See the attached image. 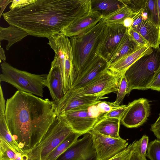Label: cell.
Instances as JSON below:
<instances>
[{"mask_svg": "<svg viewBox=\"0 0 160 160\" xmlns=\"http://www.w3.org/2000/svg\"><path fill=\"white\" fill-rule=\"evenodd\" d=\"M128 29L123 24H106L97 56L108 63L118 45L127 34Z\"/></svg>", "mask_w": 160, "mask_h": 160, "instance_id": "cell-10", "label": "cell"}, {"mask_svg": "<svg viewBox=\"0 0 160 160\" xmlns=\"http://www.w3.org/2000/svg\"><path fill=\"white\" fill-rule=\"evenodd\" d=\"M134 144V141L124 150L108 160H129Z\"/></svg>", "mask_w": 160, "mask_h": 160, "instance_id": "cell-33", "label": "cell"}, {"mask_svg": "<svg viewBox=\"0 0 160 160\" xmlns=\"http://www.w3.org/2000/svg\"><path fill=\"white\" fill-rule=\"evenodd\" d=\"M106 23L102 18L95 26L69 38L74 67L73 84L78 76L94 61Z\"/></svg>", "mask_w": 160, "mask_h": 160, "instance_id": "cell-3", "label": "cell"}, {"mask_svg": "<svg viewBox=\"0 0 160 160\" xmlns=\"http://www.w3.org/2000/svg\"><path fill=\"white\" fill-rule=\"evenodd\" d=\"M152 48L148 46L141 47L133 52L127 55L110 64L108 69L118 74H123L127 70L141 57L151 52Z\"/></svg>", "mask_w": 160, "mask_h": 160, "instance_id": "cell-18", "label": "cell"}, {"mask_svg": "<svg viewBox=\"0 0 160 160\" xmlns=\"http://www.w3.org/2000/svg\"><path fill=\"white\" fill-rule=\"evenodd\" d=\"M0 59L1 60L5 61L6 60V57L5 54V51L2 48L1 45L0 46Z\"/></svg>", "mask_w": 160, "mask_h": 160, "instance_id": "cell-45", "label": "cell"}, {"mask_svg": "<svg viewBox=\"0 0 160 160\" xmlns=\"http://www.w3.org/2000/svg\"><path fill=\"white\" fill-rule=\"evenodd\" d=\"M128 105H122L121 107L105 114L104 118H113L121 120L127 109Z\"/></svg>", "mask_w": 160, "mask_h": 160, "instance_id": "cell-34", "label": "cell"}, {"mask_svg": "<svg viewBox=\"0 0 160 160\" xmlns=\"http://www.w3.org/2000/svg\"><path fill=\"white\" fill-rule=\"evenodd\" d=\"M146 157L150 160H160V140L155 139L148 144Z\"/></svg>", "mask_w": 160, "mask_h": 160, "instance_id": "cell-30", "label": "cell"}, {"mask_svg": "<svg viewBox=\"0 0 160 160\" xmlns=\"http://www.w3.org/2000/svg\"><path fill=\"white\" fill-rule=\"evenodd\" d=\"M120 122V120L116 118H103L98 121L92 130L102 135L119 138Z\"/></svg>", "mask_w": 160, "mask_h": 160, "instance_id": "cell-20", "label": "cell"}, {"mask_svg": "<svg viewBox=\"0 0 160 160\" xmlns=\"http://www.w3.org/2000/svg\"><path fill=\"white\" fill-rule=\"evenodd\" d=\"M149 89L160 91V68L155 75L149 86Z\"/></svg>", "mask_w": 160, "mask_h": 160, "instance_id": "cell-40", "label": "cell"}, {"mask_svg": "<svg viewBox=\"0 0 160 160\" xmlns=\"http://www.w3.org/2000/svg\"><path fill=\"white\" fill-rule=\"evenodd\" d=\"M122 2L133 14L143 12L147 0H121Z\"/></svg>", "mask_w": 160, "mask_h": 160, "instance_id": "cell-29", "label": "cell"}, {"mask_svg": "<svg viewBox=\"0 0 160 160\" xmlns=\"http://www.w3.org/2000/svg\"><path fill=\"white\" fill-rule=\"evenodd\" d=\"M150 130L158 139L160 140V113L156 121L151 125Z\"/></svg>", "mask_w": 160, "mask_h": 160, "instance_id": "cell-41", "label": "cell"}, {"mask_svg": "<svg viewBox=\"0 0 160 160\" xmlns=\"http://www.w3.org/2000/svg\"><path fill=\"white\" fill-rule=\"evenodd\" d=\"M6 103L1 86L0 89V115L5 114Z\"/></svg>", "mask_w": 160, "mask_h": 160, "instance_id": "cell-42", "label": "cell"}, {"mask_svg": "<svg viewBox=\"0 0 160 160\" xmlns=\"http://www.w3.org/2000/svg\"><path fill=\"white\" fill-rule=\"evenodd\" d=\"M108 68V62L100 57L97 56L93 62L78 76L71 89H79L84 88Z\"/></svg>", "mask_w": 160, "mask_h": 160, "instance_id": "cell-16", "label": "cell"}, {"mask_svg": "<svg viewBox=\"0 0 160 160\" xmlns=\"http://www.w3.org/2000/svg\"><path fill=\"white\" fill-rule=\"evenodd\" d=\"M123 74L114 72L108 68L99 74L84 88L70 89L65 94L70 97L100 95L102 96L118 92Z\"/></svg>", "mask_w": 160, "mask_h": 160, "instance_id": "cell-7", "label": "cell"}, {"mask_svg": "<svg viewBox=\"0 0 160 160\" xmlns=\"http://www.w3.org/2000/svg\"><path fill=\"white\" fill-rule=\"evenodd\" d=\"M0 138L3 139L16 150L25 152L20 148L13 138L8 127L5 114L0 115Z\"/></svg>", "mask_w": 160, "mask_h": 160, "instance_id": "cell-26", "label": "cell"}, {"mask_svg": "<svg viewBox=\"0 0 160 160\" xmlns=\"http://www.w3.org/2000/svg\"><path fill=\"white\" fill-rule=\"evenodd\" d=\"M56 160H96L92 136L88 132L77 141Z\"/></svg>", "mask_w": 160, "mask_h": 160, "instance_id": "cell-12", "label": "cell"}, {"mask_svg": "<svg viewBox=\"0 0 160 160\" xmlns=\"http://www.w3.org/2000/svg\"><path fill=\"white\" fill-rule=\"evenodd\" d=\"M125 6L121 0H90L91 11L105 17Z\"/></svg>", "mask_w": 160, "mask_h": 160, "instance_id": "cell-22", "label": "cell"}, {"mask_svg": "<svg viewBox=\"0 0 160 160\" xmlns=\"http://www.w3.org/2000/svg\"><path fill=\"white\" fill-rule=\"evenodd\" d=\"M159 18L160 22V0H157Z\"/></svg>", "mask_w": 160, "mask_h": 160, "instance_id": "cell-47", "label": "cell"}, {"mask_svg": "<svg viewBox=\"0 0 160 160\" xmlns=\"http://www.w3.org/2000/svg\"><path fill=\"white\" fill-rule=\"evenodd\" d=\"M28 157V160H41L40 159L35 157L29 152H27Z\"/></svg>", "mask_w": 160, "mask_h": 160, "instance_id": "cell-46", "label": "cell"}, {"mask_svg": "<svg viewBox=\"0 0 160 160\" xmlns=\"http://www.w3.org/2000/svg\"><path fill=\"white\" fill-rule=\"evenodd\" d=\"M93 146L96 154V160H108L125 149L128 145L126 140L115 138L101 134L91 130Z\"/></svg>", "mask_w": 160, "mask_h": 160, "instance_id": "cell-9", "label": "cell"}, {"mask_svg": "<svg viewBox=\"0 0 160 160\" xmlns=\"http://www.w3.org/2000/svg\"><path fill=\"white\" fill-rule=\"evenodd\" d=\"M121 120L122 124L127 128H137L148 120L150 113V105L147 99L141 98L130 102Z\"/></svg>", "mask_w": 160, "mask_h": 160, "instance_id": "cell-11", "label": "cell"}, {"mask_svg": "<svg viewBox=\"0 0 160 160\" xmlns=\"http://www.w3.org/2000/svg\"><path fill=\"white\" fill-rule=\"evenodd\" d=\"M91 12L90 0H37L2 15L10 25L29 35L48 38Z\"/></svg>", "mask_w": 160, "mask_h": 160, "instance_id": "cell-1", "label": "cell"}, {"mask_svg": "<svg viewBox=\"0 0 160 160\" xmlns=\"http://www.w3.org/2000/svg\"><path fill=\"white\" fill-rule=\"evenodd\" d=\"M82 135L74 132L71 133L49 153L45 160H56Z\"/></svg>", "mask_w": 160, "mask_h": 160, "instance_id": "cell-25", "label": "cell"}, {"mask_svg": "<svg viewBox=\"0 0 160 160\" xmlns=\"http://www.w3.org/2000/svg\"><path fill=\"white\" fill-rule=\"evenodd\" d=\"M134 30L146 41L149 47L157 48L160 44V27L156 26L146 18Z\"/></svg>", "mask_w": 160, "mask_h": 160, "instance_id": "cell-19", "label": "cell"}, {"mask_svg": "<svg viewBox=\"0 0 160 160\" xmlns=\"http://www.w3.org/2000/svg\"><path fill=\"white\" fill-rule=\"evenodd\" d=\"M127 81L124 74L123 73L121 79L117 97L114 102L115 104L120 105V104L122 102L125 96L127 94Z\"/></svg>", "mask_w": 160, "mask_h": 160, "instance_id": "cell-31", "label": "cell"}, {"mask_svg": "<svg viewBox=\"0 0 160 160\" xmlns=\"http://www.w3.org/2000/svg\"><path fill=\"white\" fill-rule=\"evenodd\" d=\"M27 152H18L0 138V160H28Z\"/></svg>", "mask_w": 160, "mask_h": 160, "instance_id": "cell-24", "label": "cell"}, {"mask_svg": "<svg viewBox=\"0 0 160 160\" xmlns=\"http://www.w3.org/2000/svg\"><path fill=\"white\" fill-rule=\"evenodd\" d=\"M89 105L66 112L59 117L64 120L74 132L83 135L91 130L98 121L89 115L88 110Z\"/></svg>", "mask_w": 160, "mask_h": 160, "instance_id": "cell-13", "label": "cell"}, {"mask_svg": "<svg viewBox=\"0 0 160 160\" xmlns=\"http://www.w3.org/2000/svg\"><path fill=\"white\" fill-rule=\"evenodd\" d=\"M102 18L98 12L91 11L87 16L67 26L61 32L68 38L77 35L95 26Z\"/></svg>", "mask_w": 160, "mask_h": 160, "instance_id": "cell-17", "label": "cell"}, {"mask_svg": "<svg viewBox=\"0 0 160 160\" xmlns=\"http://www.w3.org/2000/svg\"><path fill=\"white\" fill-rule=\"evenodd\" d=\"M160 68V48H152V51L138 59L124 73L128 83L127 94L134 89L145 90L149 86Z\"/></svg>", "mask_w": 160, "mask_h": 160, "instance_id": "cell-4", "label": "cell"}, {"mask_svg": "<svg viewBox=\"0 0 160 160\" xmlns=\"http://www.w3.org/2000/svg\"><path fill=\"white\" fill-rule=\"evenodd\" d=\"M13 0H0V17L2 15V13L7 6L10 3L12 2Z\"/></svg>", "mask_w": 160, "mask_h": 160, "instance_id": "cell-43", "label": "cell"}, {"mask_svg": "<svg viewBox=\"0 0 160 160\" xmlns=\"http://www.w3.org/2000/svg\"><path fill=\"white\" fill-rule=\"evenodd\" d=\"M102 95H94L70 97L65 94L53 102L57 117L68 111L91 105L104 98Z\"/></svg>", "mask_w": 160, "mask_h": 160, "instance_id": "cell-14", "label": "cell"}, {"mask_svg": "<svg viewBox=\"0 0 160 160\" xmlns=\"http://www.w3.org/2000/svg\"><path fill=\"white\" fill-rule=\"evenodd\" d=\"M97 107L99 111L102 114L104 115L111 111L118 108L121 105H117L114 102L98 101L96 103Z\"/></svg>", "mask_w": 160, "mask_h": 160, "instance_id": "cell-32", "label": "cell"}, {"mask_svg": "<svg viewBox=\"0 0 160 160\" xmlns=\"http://www.w3.org/2000/svg\"><path fill=\"white\" fill-rule=\"evenodd\" d=\"M143 12L147 18L155 25L160 27L157 0H147Z\"/></svg>", "mask_w": 160, "mask_h": 160, "instance_id": "cell-28", "label": "cell"}, {"mask_svg": "<svg viewBox=\"0 0 160 160\" xmlns=\"http://www.w3.org/2000/svg\"><path fill=\"white\" fill-rule=\"evenodd\" d=\"M132 152L129 160H147L140 154L139 149V141L135 140Z\"/></svg>", "mask_w": 160, "mask_h": 160, "instance_id": "cell-39", "label": "cell"}, {"mask_svg": "<svg viewBox=\"0 0 160 160\" xmlns=\"http://www.w3.org/2000/svg\"><path fill=\"white\" fill-rule=\"evenodd\" d=\"M133 21V19L132 15L131 17L126 18L124 20L123 24L125 27L129 29L131 27Z\"/></svg>", "mask_w": 160, "mask_h": 160, "instance_id": "cell-44", "label": "cell"}, {"mask_svg": "<svg viewBox=\"0 0 160 160\" xmlns=\"http://www.w3.org/2000/svg\"><path fill=\"white\" fill-rule=\"evenodd\" d=\"M45 85L49 91L52 101H57L64 95L63 77L58 58L56 55L51 62Z\"/></svg>", "mask_w": 160, "mask_h": 160, "instance_id": "cell-15", "label": "cell"}, {"mask_svg": "<svg viewBox=\"0 0 160 160\" xmlns=\"http://www.w3.org/2000/svg\"><path fill=\"white\" fill-rule=\"evenodd\" d=\"M128 33L141 47L148 46V42L142 36L133 29L131 28H129Z\"/></svg>", "mask_w": 160, "mask_h": 160, "instance_id": "cell-35", "label": "cell"}, {"mask_svg": "<svg viewBox=\"0 0 160 160\" xmlns=\"http://www.w3.org/2000/svg\"><path fill=\"white\" fill-rule=\"evenodd\" d=\"M149 141V137L144 135L139 140V149L140 153L141 155L144 158H146L147 151V150Z\"/></svg>", "mask_w": 160, "mask_h": 160, "instance_id": "cell-36", "label": "cell"}, {"mask_svg": "<svg viewBox=\"0 0 160 160\" xmlns=\"http://www.w3.org/2000/svg\"><path fill=\"white\" fill-rule=\"evenodd\" d=\"M132 14L125 6L103 18L106 24H123L124 20Z\"/></svg>", "mask_w": 160, "mask_h": 160, "instance_id": "cell-27", "label": "cell"}, {"mask_svg": "<svg viewBox=\"0 0 160 160\" xmlns=\"http://www.w3.org/2000/svg\"><path fill=\"white\" fill-rule=\"evenodd\" d=\"M5 115L13 138L26 152L41 142L57 117L52 101L18 90L7 99Z\"/></svg>", "mask_w": 160, "mask_h": 160, "instance_id": "cell-2", "label": "cell"}, {"mask_svg": "<svg viewBox=\"0 0 160 160\" xmlns=\"http://www.w3.org/2000/svg\"><path fill=\"white\" fill-rule=\"evenodd\" d=\"M28 34L24 30L10 25L7 28L0 27V41L5 40L8 42L6 49L8 50L14 43L21 41Z\"/></svg>", "mask_w": 160, "mask_h": 160, "instance_id": "cell-23", "label": "cell"}, {"mask_svg": "<svg viewBox=\"0 0 160 160\" xmlns=\"http://www.w3.org/2000/svg\"><path fill=\"white\" fill-rule=\"evenodd\" d=\"M97 102L89 105L88 108V110L91 117L97 119L99 121L104 118V115L101 113L98 110L96 104Z\"/></svg>", "mask_w": 160, "mask_h": 160, "instance_id": "cell-38", "label": "cell"}, {"mask_svg": "<svg viewBox=\"0 0 160 160\" xmlns=\"http://www.w3.org/2000/svg\"><path fill=\"white\" fill-rule=\"evenodd\" d=\"M73 132L64 120L57 117L41 142L30 150L41 160H45L49 153Z\"/></svg>", "mask_w": 160, "mask_h": 160, "instance_id": "cell-8", "label": "cell"}, {"mask_svg": "<svg viewBox=\"0 0 160 160\" xmlns=\"http://www.w3.org/2000/svg\"><path fill=\"white\" fill-rule=\"evenodd\" d=\"M1 66L0 82L8 83L18 91L43 97L47 74H35L20 70L5 61Z\"/></svg>", "mask_w": 160, "mask_h": 160, "instance_id": "cell-5", "label": "cell"}, {"mask_svg": "<svg viewBox=\"0 0 160 160\" xmlns=\"http://www.w3.org/2000/svg\"><path fill=\"white\" fill-rule=\"evenodd\" d=\"M140 48L127 33L117 46L108 63V66Z\"/></svg>", "mask_w": 160, "mask_h": 160, "instance_id": "cell-21", "label": "cell"}, {"mask_svg": "<svg viewBox=\"0 0 160 160\" xmlns=\"http://www.w3.org/2000/svg\"><path fill=\"white\" fill-rule=\"evenodd\" d=\"M48 43L58 58L64 78V94L70 90L73 82L74 67L69 38L61 32L48 38Z\"/></svg>", "mask_w": 160, "mask_h": 160, "instance_id": "cell-6", "label": "cell"}, {"mask_svg": "<svg viewBox=\"0 0 160 160\" xmlns=\"http://www.w3.org/2000/svg\"><path fill=\"white\" fill-rule=\"evenodd\" d=\"M37 0H13L9 8L10 10L22 8L35 2Z\"/></svg>", "mask_w": 160, "mask_h": 160, "instance_id": "cell-37", "label": "cell"}]
</instances>
